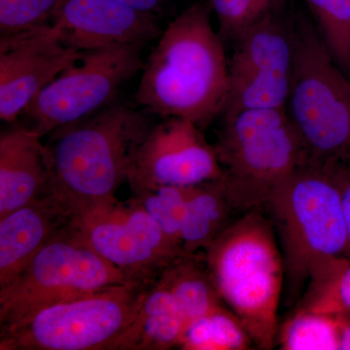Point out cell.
<instances>
[{"instance_id": "3", "label": "cell", "mask_w": 350, "mask_h": 350, "mask_svg": "<svg viewBox=\"0 0 350 350\" xmlns=\"http://www.w3.org/2000/svg\"><path fill=\"white\" fill-rule=\"evenodd\" d=\"M221 299L259 349L278 340L284 264L273 222L262 209L244 214L204 252Z\"/></svg>"}, {"instance_id": "11", "label": "cell", "mask_w": 350, "mask_h": 350, "mask_svg": "<svg viewBox=\"0 0 350 350\" xmlns=\"http://www.w3.org/2000/svg\"><path fill=\"white\" fill-rule=\"evenodd\" d=\"M72 224L129 280L153 282L183 251L135 200L115 199L77 214Z\"/></svg>"}, {"instance_id": "28", "label": "cell", "mask_w": 350, "mask_h": 350, "mask_svg": "<svg viewBox=\"0 0 350 350\" xmlns=\"http://www.w3.org/2000/svg\"><path fill=\"white\" fill-rule=\"evenodd\" d=\"M126 5L133 7L138 11L151 14H158L162 10L163 0H116Z\"/></svg>"}, {"instance_id": "20", "label": "cell", "mask_w": 350, "mask_h": 350, "mask_svg": "<svg viewBox=\"0 0 350 350\" xmlns=\"http://www.w3.org/2000/svg\"><path fill=\"white\" fill-rule=\"evenodd\" d=\"M295 310L337 315L350 312V259L328 256L314 262Z\"/></svg>"}, {"instance_id": "5", "label": "cell", "mask_w": 350, "mask_h": 350, "mask_svg": "<svg viewBox=\"0 0 350 350\" xmlns=\"http://www.w3.org/2000/svg\"><path fill=\"white\" fill-rule=\"evenodd\" d=\"M228 188L245 213L262 209L308 154L286 109H248L222 117L213 145Z\"/></svg>"}, {"instance_id": "23", "label": "cell", "mask_w": 350, "mask_h": 350, "mask_svg": "<svg viewBox=\"0 0 350 350\" xmlns=\"http://www.w3.org/2000/svg\"><path fill=\"white\" fill-rule=\"evenodd\" d=\"M194 186L163 185L131 191V199L158 223L167 238L181 250L182 227Z\"/></svg>"}, {"instance_id": "29", "label": "cell", "mask_w": 350, "mask_h": 350, "mask_svg": "<svg viewBox=\"0 0 350 350\" xmlns=\"http://www.w3.org/2000/svg\"><path fill=\"white\" fill-rule=\"evenodd\" d=\"M340 330V350H350V312L335 315Z\"/></svg>"}, {"instance_id": "8", "label": "cell", "mask_w": 350, "mask_h": 350, "mask_svg": "<svg viewBox=\"0 0 350 350\" xmlns=\"http://www.w3.org/2000/svg\"><path fill=\"white\" fill-rule=\"evenodd\" d=\"M129 282L71 223L12 282L0 287V325L15 323L55 304Z\"/></svg>"}, {"instance_id": "18", "label": "cell", "mask_w": 350, "mask_h": 350, "mask_svg": "<svg viewBox=\"0 0 350 350\" xmlns=\"http://www.w3.org/2000/svg\"><path fill=\"white\" fill-rule=\"evenodd\" d=\"M189 323L160 276L147 289L137 319L114 350H165L180 347Z\"/></svg>"}, {"instance_id": "12", "label": "cell", "mask_w": 350, "mask_h": 350, "mask_svg": "<svg viewBox=\"0 0 350 350\" xmlns=\"http://www.w3.org/2000/svg\"><path fill=\"white\" fill-rule=\"evenodd\" d=\"M213 145L194 122L163 118L151 126L133 159L131 190L155 186H194L222 176Z\"/></svg>"}, {"instance_id": "24", "label": "cell", "mask_w": 350, "mask_h": 350, "mask_svg": "<svg viewBox=\"0 0 350 350\" xmlns=\"http://www.w3.org/2000/svg\"><path fill=\"white\" fill-rule=\"evenodd\" d=\"M334 62L350 72V0H306Z\"/></svg>"}, {"instance_id": "25", "label": "cell", "mask_w": 350, "mask_h": 350, "mask_svg": "<svg viewBox=\"0 0 350 350\" xmlns=\"http://www.w3.org/2000/svg\"><path fill=\"white\" fill-rule=\"evenodd\" d=\"M285 0H209L222 40H234L246 27L276 15Z\"/></svg>"}, {"instance_id": "16", "label": "cell", "mask_w": 350, "mask_h": 350, "mask_svg": "<svg viewBox=\"0 0 350 350\" xmlns=\"http://www.w3.org/2000/svg\"><path fill=\"white\" fill-rule=\"evenodd\" d=\"M42 138L23 124L0 135V218L52 190Z\"/></svg>"}, {"instance_id": "19", "label": "cell", "mask_w": 350, "mask_h": 350, "mask_svg": "<svg viewBox=\"0 0 350 350\" xmlns=\"http://www.w3.org/2000/svg\"><path fill=\"white\" fill-rule=\"evenodd\" d=\"M189 325L225 306L221 299L204 252L181 253L160 273Z\"/></svg>"}, {"instance_id": "4", "label": "cell", "mask_w": 350, "mask_h": 350, "mask_svg": "<svg viewBox=\"0 0 350 350\" xmlns=\"http://www.w3.org/2000/svg\"><path fill=\"white\" fill-rule=\"evenodd\" d=\"M262 211L275 227L284 264L283 293L291 306L305 292L314 262L347 256L342 198L330 167L301 165L276 187Z\"/></svg>"}, {"instance_id": "15", "label": "cell", "mask_w": 350, "mask_h": 350, "mask_svg": "<svg viewBox=\"0 0 350 350\" xmlns=\"http://www.w3.org/2000/svg\"><path fill=\"white\" fill-rule=\"evenodd\" d=\"M75 217L72 208L51 190L0 218V287L12 282Z\"/></svg>"}, {"instance_id": "21", "label": "cell", "mask_w": 350, "mask_h": 350, "mask_svg": "<svg viewBox=\"0 0 350 350\" xmlns=\"http://www.w3.org/2000/svg\"><path fill=\"white\" fill-rule=\"evenodd\" d=\"M180 347L191 350L257 349L241 320L225 306L190 323Z\"/></svg>"}, {"instance_id": "2", "label": "cell", "mask_w": 350, "mask_h": 350, "mask_svg": "<svg viewBox=\"0 0 350 350\" xmlns=\"http://www.w3.org/2000/svg\"><path fill=\"white\" fill-rule=\"evenodd\" d=\"M152 126L144 112L111 105L53 131L45 144L52 190L75 215L117 199Z\"/></svg>"}, {"instance_id": "14", "label": "cell", "mask_w": 350, "mask_h": 350, "mask_svg": "<svg viewBox=\"0 0 350 350\" xmlns=\"http://www.w3.org/2000/svg\"><path fill=\"white\" fill-rule=\"evenodd\" d=\"M51 24L64 42L79 51L116 45L144 47L162 34L155 14L116 0H63Z\"/></svg>"}, {"instance_id": "9", "label": "cell", "mask_w": 350, "mask_h": 350, "mask_svg": "<svg viewBox=\"0 0 350 350\" xmlns=\"http://www.w3.org/2000/svg\"><path fill=\"white\" fill-rule=\"evenodd\" d=\"M142 46L116 45L83 51L25 107V128L39 137L91 116L108 107L124 86L142 70Z\"/></svg>"}, {"instance_id": "7", "label": "cell", "mask_w": 350, "mask_h": 350, "mask_svg": "<svg viewBox=\"0 0 350 350\" xmlns=\"http://www.w3.org/2000/svg\"><path fill=\"white\" fill-rule=\"evenodd\" d=\"M153 282L131 280L105 288L1 326L0 349L114 350Z\"/></svg>"}, {"instance_id": "22", "label": "cell", "mask_w": 350, "mask_h": 350, "mask_svg": "<svg viewBox=\"0 0 350 350\" xmlns=\"http://www.w3.org/2000/svg\"><path fill=\"white\" fill-rule=\"evenodd\" d=\"M282 350H340L335 315L294 310L278 330L276 345Z\"/></svg>"}, {"instance_id": "27", "label": "cell", "mask_w": 350, "mask_h": 350, "mask_svg": "<svg viewBox=\"0 0 350 350\" xmlns=\"http://www.w3.org/2000/svg\"><path fill=\"white\" fill-rule=\"evenodd\" d=\"M326 165L330 167L342 198L347 232V252L345 257L350 259V160Z\"/></svg>"}, {"instance_id": "10", "label": "cell", "mask_w": 350, "mask_h": 350, "mask_svg": "<svg viewBox=\"0 0 350 350\" xmlns=\"http://www.w3.org/2000/svg\"><path fill=\"white\" fill-rule=\"evenodd\" d=\"M232 43L221 117L248 109H286L294 71L292 32L271 15L246 27Z\"/></svg>"}, {"instance_id": "1", "label": "cell", "mask_w": 350, "mask_h": 350, "mask_svg": "<svg viewBox=\"0 0 350 350\" xmlns=\"http://www.w3.org/2000/svg\"><path fill=\"white\" fill-rule=\"evenodd\" d=\"M211 3L197 2L169 25L142 68L135 100L162 118L190 120L200 129L221 114L229 91L223 40Z\"/></svg>"}, {"instance_id": "26", "label": "cell", "mask_w": 350, "mask_h": 350, "mask_svg": "<svg viewBox=\"0 0 350 350\" xmlns=\"http://www.w3.org/2000/svg\"><path fill=\"white\" fill-rule=\"evenodd\" d=\"M63 0H0V32L13 34L51 24Z\"/></svg>"}, {"instance_id": "6", "label": "cell", "mask_w": 350, "mask_h": 350, "mask_svg": "<svg viewBox=\"0 0 350 350\" xmlns=\"http://www.w3.org/2000/svg\"><path fill=\"white\" fill-rule=\"evenodd\" d=\"M292 34L294 71L286 111L308 163L349 161L350 81L310 23H301Z\"/></svg>"}, {"instance_id": "13", "label": "cell", "mask_w": 350, "mask_h": 350, "mask_svg": "<svg viewBox=\"0 0 350 350\" xmlns=\"http://www.w3.org/2000/svg\"><path fill=\"white\" fill-rule=\"evenodd\" d=\"M52 24L0 36V118L14 123L62 71L81 57Z\"/></svg>"}, {"instance_id": "17", "label": "cell", "mask_w": 350, "mask_h": 350, "mask_svg": "<svg viewBox=\"0 0 350 350\" xmlns=\"http://www.w3.org/2000/svg\"><path fill=\"white\" fill-rule=\"evenodd\" d=\"M245 213L232 197L223 175L195 185L182 227V251L190 254L204 252Z\"/></svg>"}]
</instances>
